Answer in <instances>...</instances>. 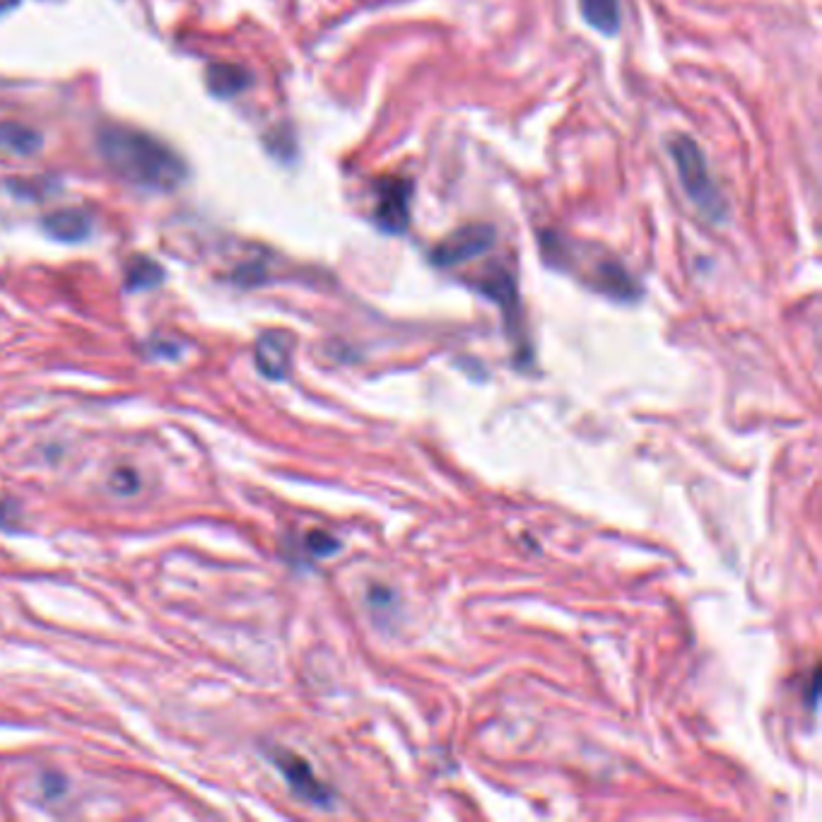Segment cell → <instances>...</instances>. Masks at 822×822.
<instances>
[{
  "instance_id": "cell-9",
  "label": "cell",
  "mask_w": 822,
  "mask_h": 822,
  "mask_svg": "<svg viewBox=\"0 0 822 822\" xmlns=\"http://www.w3.org/2000/svg\"><path fill=\"white\" fill-rule=\"evenodd\" d=\"M208 87L217 97H234L249 87V73L242 66L234 63H213L208 68Z\"/></svg>"
},
{
  "instance_id": "cell-13",
  "label": "cell",
  "mask_w": 822,
  "mask_h": 822,
  "mask_svg": "<svg viewBox=\"0 0 822 822\" xmlns=\"http://www.w3.org/2000/svg\"><path fill=\"white\" fill-rule=\"evenodd\" d=\"M13 3H15V0H0V10H3L5 5H13Z\"/></svg>"
},
{
  "instance_id": "cell-12",
  "label": "cell",
  "mask_w": 822,
  "mask_h": 822,
  "mask_svg": "<svg viewBox=\"0 0 822 822\" xmlns=\"http://www.w3.org/2000/svg\"><path fill=\"white\" fill-rule=\"evenodd\" d=\"M309 548H311V553H314V555H331L333 550L338 548V543L333 538H328L326 533L314 531L309 536Z\"/></svg>"
},
{
  "instance_id": "cell-11",
  "label": "cell",
  "mask_w": 822,
  "mask_h": 822,
  "mask_svg": "<svg viewBox=\"0 0 822 822\" xmlns=\"http://www.w3.org/2000/svg\"><path fill=\"white\" fill-rule=\"evenodd\" d=\"M162 280V268L157 266L150 258H135V261L128 266V287L131 290H148V287H155Z\"/></svg>"
},
{
  "instance_id": "cell-10",
  "label": "cell",
  "mask_w": 822,
  "mask_h": 822,
  "mask_svg": "<svg viewBox=\"0 0 822 822\" xmlns=\"http://www.w3.org/2000/svg\"><path fill=\"white\" fill-rule=\"evenodd\" d=\"M41 148V135L34 128L17 121L0 123V150L15 155H34Z\"/></svg>"
},
{
  "instance_id": "cell-8",
  "label": "cell",
  "mask_w": 822,
  "mask_h": 822,
  "mask_svg": "<svg viewBox=\"0 0 822 822\" xmlns=\"http://www.w3.org/2000/svg\"><path fill=\"white\" fill-rule=\"evenodd\" d=\"M579 10L586 25L606 37L620 29V0H579Z\"/></svg>"
},
{
  "instance_id": "cell-3",
  "label": "cell",
  "mask_w": 822,
  "mask_h": 822,
  "mask_svg": "<svg viewBox=\"0 0 822 822\" xmlns=\"http://www.w3.org/2000/svg\"><path fill=\"white\" fill-rule=\"evenodd\" d=\"M495 237H497L495 227L487 225V222H471V225H463L434 246L432 263L439 268L461 266V263L473 261L475 256L490 251L492 244H495Z\"/></svg>"
},
{
  "instance_id": "cell-5",
  "label": "cell",
  "mask_w": 822,
  "mask_h": 822,
  "mask_svg": "<svg viewBox=\"0 0 822 822\" xmlns=\"http://www.w3.org/2000/svg\"><path fill=\"white\" fill-rule=\"evenodd\" d=\"M295 338L285 331H268L256 343V364L268 379H285L290 372Z\"/></svg>"
},
{
  "instance_id": "cell-4",
  "label": "cell",
  "mask_w": 822,
  "mask_h": 822,
  "mask_svg": "<svg viewBox=\"0 0 822 822\" xmlns=\"http://www.w3.org/2000/svg\"><path fill=\"white\" fill-rule=\"evenodd\" d=\"M410 201H413V181L403 176H386L377 181V203L374 222L389 234H401L410 222Z\"/></svg>"
},
{
  "instance_id": "cell-2",
  "label": "cell",
  "mask_w": 822,
  "mask_h": 822,
  "mask_svg": "<svg viewBox=\"0 0 822 822\" xmlns=\"http://www.w3.org/2000/svg\"><path fill=\"white\" fill-rule=\"evenodd\" d=\"M668 148H671L680 184H683L690 201L695 203L704 215H709L712 220H719L721 213L726 210V205L721 201L719 189H716L712 176H709L707 160H704V152L700 150V145H697L690 135H675Z\"/></svg>"
},
{
  "instance_id": "cell-7",
  "label": "cell",
  "mask_w": 822,
  "mask_h": 822,
  "mask_svg": "<svg viewBox=\"0 0 822 822\" xmlns=\"http://www.w3.org/2000/svg\"><path fill=\"white\" fill-rule=\"evenodd\" d=\"M44 230L51 234V237L58 239V242H80L85 239L92 230L90 217L80 210H58V213H51L44 220Z\"/></svg>"
},
{
  "instance_id": "cell-6",
  "label": "cell",
  "mask_w": 822,
  "mask_h": 822,
  "mask_svg": "<svg viewBox=\"0 0 822 822\" xmlns=\"http://www.w3.org/2000/svg\"><path fill=\"white\" fill-rule=\"evenodd\" d=\"M275 762H278L280 772L285 774L287 782H290V786L299 796L307 798L311 803H319V806H328L331 794H328L326 786L314 777V772H311V767L302 760V757L292 753H278L275 755Z\"/></svg>"
},
{
  "instance_id": "cell-1",
  "label": "cell",
  "mask_w": 822,
  "mask_h": 822,
  "mask_svg": "<svg viewBox=\"0 0 822 822\" xmlns=\"http://www.w3.org/2000/svg\"><path fill=\"white\" fill-rule=\"evenodd\" d=\"M99 152L111 172L150 191H172L186 179V164L155 135L128 126H104Z\"/></svg>"
}]
</instances>
